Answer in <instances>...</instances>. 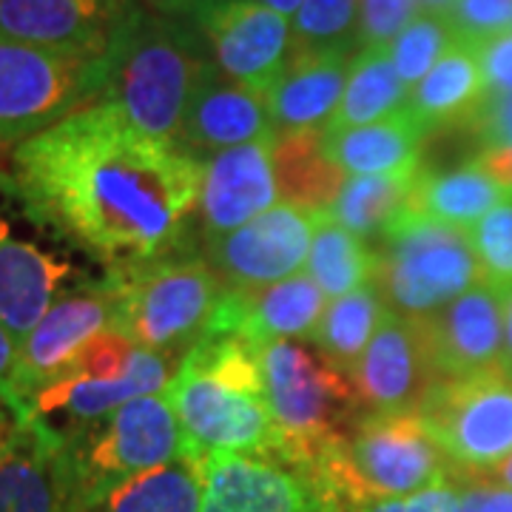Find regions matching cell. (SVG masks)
Instances as JSON below:
<instances>
[{
  "instance_id": "obj_1",
  "label": "cell",
  "mask_w": 512,
  "mask_h": 512,
  "mask_svg": "<svg viewBox=\"0 0 512 512\" xmlns=\"http://www.w3.org/2000/svg\"><path fill=\"white\" fill-rule=\"evenodd\" d=\"M12 185L37 225L131 265L177 248L200 202L202 160L97 100L15 146Z\"/></svg>"
},
{
  "instance_id": "obj_2",
  "label": "cell",
  "mask_w": 512,
  "mask_h": 512,
  "mask_svg": "<svg viewBox=\"0 0 512 512\" xmlns=\"http://www.w3.org/2000/svg\"><path fill=\"white\" fill-rule=\"evenodd\" d=\"M183 433V458L279 456L259 350L234 333H208L165 387Z\"/></svg>"
},
{
  "instance_id": "obj_3",
  "label": "cell",
  "mask_w": 512,
  "mask_h": 512,
  "mask_svg": "<svg viewBox=\"0 0 512 512\" xmlns=\"http://www.w3.org/2000/svg\"><path fill=\"white\" fill-rule=\"evenodd\" d=\"M205 49L197 26L157 15L140 3L106 55V89L100 100L111 103L151 140L177 146L188 103L214 63Z\"/></svg>"
},
{
  "instance_id": "obj_4",
  "label": "cell",
  "mask_w": 512,
  "mask_h": 512,
  "mask_svg": "<svg viewBox=\"0 0 512 512\" xmlns=\"http://www.w3.org/2000/svg\"><path fill=\"white\" fill-rule=\"evenodd\" d=\"M265 399L279 433V456L308 470H322L345 447V427H356L367 410L348 373L316 348L279 339L259 348Z\"/></svg>"
},
{
  "instance_id": "obj_5",
  "label": "cell",
  "mask_w": 512,
  "mask_h": 512,
  "mask_svg": "<svg viewBox=\"0 0 512 512\" xmlns=\"http://www.w3.org/2000/svg\"><path fill=\"white\" fill-rule=\"evenodd\" d=\"M106 279L117 293V330L140 350L183 359L211 330L225 291L208 262L171 254L114 265Z\"/></svg>"
},
{
  "instance_id": "obj_6",
  "label": "cell",
  "mask_w": 512,
  "mask_h": 512,
  "mask_svg": "<svg viewBox=\"0 0 512 512\" xmlns=\"http://www.w3.org/2000/svg\"><path fill=\"white\" fill-rule=\"evenodd\" d=\"M447 473L450 458L419 413H367L353 427L345 447L330 456L311 481L328 493L339 490L350 501H362L421 493L444 484Z\"/></svg>"
},
{
  "instance_id": "obj_7",
  "label": "cell",
  "mask_w": 512,
  "mask_h": 512,
  "mask_svg": "<svg viewBox=\"0 0 512 512\" xmlns=\"http://www.w3.org/2000/svg\"><path fill=\"white\" fill-rule=\"evenodd\" d=\"M376 285L387 308L421 322L484 282L467 228L407 217L379 239Z\"/></svg>"
},
{
  "instance_id": "obj_8",
  "label": "cell",
  "mask_w": 512,
  "mask_h": 512,
  "mask_svg": "<svg viewBox=\"0 0 512 512\" xmlns=\"http://www.w3.org/2000/svg\"><path fill=\"white\" fill-rule=\"evenodd\" d=\"M106 57L66 55L0 40V148L52 128L100 100Z\"/></svg>"
},
{
  "instance_id": "obj_9",
  "label": "cell",
  "mask_w": 512,
  "mask_h": 512,
  "mask_svg": "<svg viewBox=\"0 0 512 512\" xmlns=\"http://www.w3.org/2000/svg\"><path fill=\"white\" fill-rule=\"evenodd\" d=\"M89 512L111 490L183 458V433L165 393L123 404L111 416L66 433Z\"/></svg>"
},
{
  "instance_id": "obj_10",
  "label": "cell",
  "mask_w": 512,
  "mask_h": 512,
  "mask_svg": "<svg viewBox=\"0 0 512 512\" xmlns=\"http://www.w3.org/2000/svg\"><path fill=\"white\" fill-rule=\"evenodd\" d=\"M419 416L461 473H495L512 456V376L504 370L436 382Z\"/></svg>"
},
{
  "instance_id": "obj_11",
  "label": "cell",
  "mask_w": 512,
  "mask_h": 512,
  "mask_svg": "<svg viewBox=\"0 0 512 512\" xmlns=\"http://www.w3.org/2000/svg\"><path fill=\"white\" fill-rule=\"evenodd\" d=\"M106 330H117V293L109 279L57 296L37 328L23 339L18 367L6 390V399L20 416H26L37 393L60 382L80 353Z\"/></svg>"
},
{
  "instance_id": "obj_12",
  "label": "cell",
  "mask_w": 512,
  "mask_h": 512,
  "mask_svg": "<svg viewBox=\"0 0 512 512\" xmlns=\"http://www.w3.org/2000/svg\"><path fill=\"white\" fill-rule=\"evenodd\" d=\"M328 211L276 202L271 211L220 239H208V262L228 288L251 291L302 274L313 234Z\"/></svg>"
},
{
  "instance_id": "obj_13",
  "label": "cell",
  "mask_w": 512,
  "mask_h": 512,
  "mask_svg": "<svg viewBox=\"0 0 512 512\" xmlns=\"http://www.w3.org/2000/svg\"><path fill=\"white\" fill-rule=\"evenodd\" d=\"M0 512H89L66 436L29 413L0 444Z\"/></svg>"
},
{
  "instance_id": "obj_14",
  "label": "cell",
  "mask_w": 512,
  "mask_h": 512,
  "mask_svg": "<svg viewBox=\"0 0 512 512\" xmlns=\"http://www.w3.org/2000/svg\"><path fill=\"white\" fill-rule=\"evenodd\" d=\"M194 26L225 77L265 94L291 57V20L254 0H202Z\"/></svg>"
},
{
  "instance_id": "obj_15",
  "label": "cell",
  "mask_w": 512,
  "mask_h": 512,
  "mask_svg": "<svg viewBox=\"0 0 512 512\" xmlns=\"http://www.w3.org/2000/svg\"><path fill=\"white\" fill-rule=\"evenodd\" d=\"M137 0H0V40L106 57Z\"/></svg>"
},
{
  "instance_id": "obj_16",
  "label": "cell",
  "mask_w": 512,
  "mask_h": 512,
  "mask_svg": "<svg viewBox=\"0 0 512 512\" xmlns=\"http://www.w3.org/2000/svg\"><path fill=\"white\" fill-rule=\"evenodd\" d=\"M430 367L439 382L501 370L504 313L501 293L481 282L447 308L419 322Z\"/></svg>"
},
{
  "instance_id": "obj_17",
  "label": "cell",
  "mask_w": 512,
  "mask_h": 512,
  "mask_svg": "<svg viewBox=\"0 0 512 512\" xmlns=\"http://www.w3.org/2000/svg\"><path fill=\"white\" fill-rule=\"evenodd\" d=\"M353 382L367 413H419L430 387L439 382L427 359L419 322L393 311L384 313L382 325L353 373Z\"/></svg>"
},
{
  "instance_id": "obj_18",
  "label": "cell",
  "mask_w": 512,
  "mask_h": 512,
  "mask_svg": "<svg viewBox=\"0 0 512 512\" xmlns=\"http://www.w3.org/2000/svg\"><path fill=\"white\" fill-rule=\"evenodd\" d=\"M325 302L328 296L305 271L251 291L225 285L208 333H234L256 350L279 339H311L328 308Z\"/></svg>"
},
{
  "instance_id": "obj_19",
  "label": "cell",
  "mask_w": 512,
  "mask_h": 512,
  "mask_svg": "<svg viewBox=\"0 0 512 512\" xmlns=\"http://www.w3.org/2000/svg\"><path fill=\"white\" fill-rule=\"evenodd\" d=\"M279 200L274 140L228 148L202 160L200 214L205 237L220 239L271 211Z\"/></svg>"
},
{
  "instance_id": "obj_20",
  "label": "cell",
  "mask_w": 512,
  "mask_h": 512,
  "mask_svg": "<svg viewBox=\"0 0 512 512\" xmlns=\"http://www.w3.org/2000/svg\"><path fill=\"white\" fill-rule=\"evenodd\" d=\"M265 94L242 86L211 63L185 111L177 146L197 160H208L228 148L274 140Z\"/></svg>"
},
{
  "instance_id": "obj_21",
  "label": "cell",
  "mask_w": 512,
  "mask_h": 512,
  "mask_svg": "<svg viewBox=\"0 0 512 512\" xmlns=\"http://www.w3.org/2000/svg\"><path fill=\"white\" fill-rule=\"evenodd\" d=\"M200 512H311L319 487L262 456H211L197 464Z\"/></svg>"
},
{
  "instance_id": "obj_22",
  "label": "cell",
  "mask_w": 512,
  "mask_h": 512,
  "mask_svg": "<svg viewBox=\"0 0 512 512\" xmlns=\"http://www.w3.org/2000/svg\"><path fill=\"white\" fill-rule=\"evenodd\" d=\"M171 367H174L171 356L137 348L123 376H117V379L63 376L60 382L40 390L26 413L46 421V424L52 419H69L72 427L66 433H72L83 424L106 419L114 410H120L123 404L134 402V399L163 393L168 382L174 379ZM66 433H60V436H66Z\"/></svg>"
},
{
  "instance_id": "obj_23",
  "label": "cell",
  "mask_w": 512,
  "mask_h": 512,
  "mask_svg": "<svg viewBox=\"0 0 512 512\" xmlns=\"http://www.w3.org/2000/svg\"><path fill=\"white\" fill-rule=\"evenodd\" d=\"M350 52H296L265 92L276 134L325 131L345 94Z\"/></svg>"
},
{
  "instance_id": "obj_24",
  "label": "cell",
  "mask_w": 512,
  "mask_h": 512,
  "mask_svg": "<svg viewBox=\"0 0 512 512\" xmlns=\"http://www.w3.org/2000/svg\"><path fill=\"white\" fill-rule=\"evenodd\" d=\"M69 271L72 265L66 259L49 254L32 239L15 237L9 220L0 214V325L18 345L52 308L57 285Z\"/></svg>"
},
{
  "instance_id": "obj_25",
  "label": "cell",
  "mask_w": 512,
  "mask_h": 512,
  "mask_svg": "<svg viewBox=\"0 0 512 512\" xmlns=\"http://www.w3.org/2000/svg\"><path fill=\"white\" fill-rule=\"evenodd\" d=\"M430 131L410 114L399 111L370 126L325 134V154L348 177H373L419 168L421 146Z\"/></svg>"
},
{
  "instance_id": "obj_26",
  "label": "cell",
  "mask_w": 512,
  "mask_h": 512,
  "mask_svg": "<svg viewBox=\"0 0 512 512\" xmlns=\"http://www.w3.org/2000/svg\"><path fill=\"white\" fill-rule=\"evenodd\" d=\"M487 92L490 83L484 77L476 46L458 40L410 92L407 109L430 134L441 128H464Z\"/></svg>"
},
{
  "instance_id": "obj_27",
  "label": "cell",
  "mask_w": 512,
  "mask_h": 512,
  "mask_svg": "<svg viewBox=\"0 0 512 512\" xmlns=\"http://www.w3.org/2000/svg\"><path fill=\"white\" fill-rule=\"evenodd\" d=\"M507 200H512L510 191L476 157H470L456 171H444V174L419 171L413 185L410 214L470 228Z\"/></svg>"
},
{
  "instance_id": "obj_28",
  "label": "cell",
  "mask_w": 512,
  "mask_h": 512,
  "mask_svg": "<svg viewBox=\"0 0 512 512\" xmlns=\"http://www.w3.org/2000/svg\"><path fill=\"white\" fill-rule=\"evenodd\" d=\"M419 171L421 168H407L396 174L348 177L330 205V217L359 239H382L410 217V200Z\"/></svg>"
},
{
  "instance_id": "obj_29",
  "label": "cell",
  "mask_w": 512,
  "mask_h": 512,
  "mask_svg": "<svg viewBox=\"0 0 512 512\" xmlns=\"http://www.w3.org/2000/svg\"><path fill=\"white\" fill-rule=\"evenodd\" d=\"M407 103H410V89L399 80L390 49L356 52L350 63L345 94L325 134L387 120L407 109Z\"/></svg>"
},
{
  "instance_id": "obj_30",
  "label": "cell",
  "mask_w": 512,
  "mask_h": 512,
  "mask_svg": "<svg viewBox=\"0 0 512 512\" xmlns=\"http://www.w3.org/2000/svg\"><path fill=\"white\" fill-rule=\"evenodd\" d=\"M274 165L279 194L288 197L285 202L313 211H330L339 188L348 180L325 154V131L276 134Z\"/></svg>"
},
{
  "instance_id": "obj_31",
  "label": "cell",
  "mask_w": 512,
  "mask_h": 512,
  "mask_svg": "<svg viewBox=\"0 0 512 512\" xmlns=\"http://www.w3.org/2000/svg\"><path fill=\"white\" fill-rule=\"evenodd\" d=\"M387 311L390 308H387L376 282H370L348 296H339L322 313L319 328L311 336L313 348L353 379V373H356V367L362 362L367 345L373 342Z\"/></svg>"
},
{
  "instance_id": "obj_32",
  "label": "cell",
  "mask_w": 512,
  "mask_h": 512,
  "mask_svg": "<svg viewBox=\"0 0 512 512\" xmlns=\"http://www.w3.org/2000/svg\"><path fill=\"white\" fill-rule=\"evenodd\" d=\"M305 274L311 276L328 299H339L376 279V251H370L356 234L342 228L328 211L313 234Z\"/></svg>"
},
{
  "instance_id": "obj_33",
  "label": "cell",
  "mask_w": 512,
  "mask_h": 512,
  "mask_svg": "<svg viewBox=\"0 0 512 512\" xmlns=\"http://www.w3.org/2000/svg\"><path fill=\"white\" fill-rule=\"evenodd\" d=\"M200 507V470L188 458H177L120 484L92 512H200Z\"/></svg>"
},
{
  "instance_id": "obj_34",
  "label": "cell",
  "mask_w": 512,
  "mask_h": 512,
  "mask_svg": "<svg viewBox=\"0 0 512 512\" xmlns=\"http://www.w3.org/2000/svg\"><path fill=\"white\" fill-rule=\"evenodd\" d=\"M359 0H305L291 20L296 52H359Z\"/></svg>"
},
{
  "instance_id": "obj_35",
  "label": "cell",
  "mask_w": 512,
  "mask_h": 512,
  "mask_svg": "<svg viewBox=\"0 0 512 512\" xmlns=\"http://www.w3.org/2000/svg\"><path fill=\"white\" fill-rule=\"evenodd\" d=\"M456 43L458 37L447 18L416 12V18L404 26L402 35L390 46V57H393L399 80L413 92Z\"/></svg>"
},
{
  "instance_id": "obj_36",
  "label": "cell",
  "mask_w": 512,
  "mask_h": 512,
  "mask_svg": "<svg viewBox=\"0 0 512 512\" xmlns=\"http://www.w3.org/2000/svg\"><path fill=\"white\" fill-rule=\"evenodd\" d=\"M484 282L495 291L512 288V200L467 228Z\"/></svg>"
},
{
  "instance_id": "obj_37",
  "label": "cell",
  "mask_w": 512,
  "mask_h": 512,
  "mask_svg": "<svg viewBox=\"0 0 512 512\" xmlns=\"http://www.w3.org/2000/svg\"><path fill=\"white\" fill-rule=\"evenodd\" d=\"M458 40L478 46L512 32V0H456L447 12Z\"/></svg>"
},
{
  "instance_id": "obj_38",
  "label": "cell",
  "mask_w": 512,
  "mask_h": 512,
  "mask_svg": "<svg viewBox=\"0 0 512 512\" xmlns=\"http://www.w3.org/2000/svg\"><path fill=\"white\" fill-rule=\"evenodd\" d=\"M416 12V0H359V52L390 49Z\"/></svg>"
},
{
  "instance_id": "obj_39",
  "label": "cell",
  "mask_w": 512,
  "mask_h": 512,
  "mask_svg": "<svg viewBox=\"0 0 512 512\" xmlns=\"http://www.w3.org/2000/svg\"><path fill=\"white\" fill-rule=\"evenodd\" d=\"M464 131L478 143V151L512 146V94L490 89L473 117L464 123Z\"/></svg>"
},
{
  "instance_id": "obj_40",
  "label": "cell",
  "mask_w": 512,
  "mask_h": 512,
  "mask_svg": "<svg viewBox=\"0 0 512 512\" xmlns=\"http://www.w3.org/2000/svg\"><path fill=\"white\" fill-rule=\"evenodd\" d=\"M461 495L464 490L444 481V484L427 487L421 493L399 495V498L350 501V512H461Z\"/></svg>"
},
{
  "instance_id": "obj_41",
  "label": "cell",
  "mask_w": 512,
  "mask_h": 512,
  "mask_svg": "<svg viewBox=\"0 0 512 512\" xmlns=\"http://www.w3.org/2000/svg\"><path fill=\"white\" fill-rule=\"evenodd\" d=\"M476 55L481 60V69H484L490 89L512 94V32L493 37L487 43H478Z\"/></svg>"
},
{
  "instance_id": "obj_42",
  "label": "cell",
  "mask_w": 512,
  "mask_h": 512,
  "mask_svg": "<svg viewBox=\"0 0 512 512\" xmlns=\"http://www.w3.org/2000/svg\"><path fill=\"white\" fill-rule=\"evenodd\" d=\"M461 512H512V490L476 484L461 495Z\"/></svg>"
},
{
  "instance_id": "obj_43",
  "label": "cell",
  "mask_w": 512,
  "mask_h": 512,
  "mask_svg": "<svg viewBox=\"0 0 512 512\" xmlns=\"http://www.w3.org/2000/svg\"><path fill=\"white\" fill-rule=\"evenodd\" d=\"M476 160L490 174H493L498 183L504 185L512 194V146L510 148H487V151H478Z\"/></svg>"
},
{
  "instance_id": "obj_44",
  "label": "cell",
  "mask_w": 512,
  "mask_h": 512,
  "mask_svg": "<svg viewBox=\"0 0 512 512\" xmlns=\"http://www.w3.org/2000/svg\"><path fill=\"white\" fill-rule=\"evenodd\" d=\"M18 353H20V345L15 342V336L0 325V393H3V396H6V390H9L12 376H15Z\"/></svg>"
},
{
  "instance_id": "obj_45",
  "label": "cell",
  "mask_w": 512,
  "mask_h": 512,
  "mask_svg": "<svg viewBox=\"0 0 512 512\" xmlns=\"http://www.w3.org/2000/svg\"><path fill=\"white\" fill-rule=\"evenodd\" d=\"M202 0H143V6L165 15V18H185V15H194V9L200 6Z\"/></svg>"
},
{
  "instance_id": "obj_46",
  "label": "cell",
  "mask_w": 512,
  "mask_h": 512,
  "mask_svg": "<svg viewBox=\"0 0 512 512\" xmlns=\"http://www.w3.org/2000/svg\"><path fill=\"white\" fill-rule=\"evenodd\" d=\"M501 313H504V356H501V370L512 376V288L501 291Z\"/></svg>"
},
{
  "instance_id": "obj_47",
  "label": "cell",
  "mask_w": 512,
  "mask_h": 512,
  "mask_svg": "<svg viewBox=\"0 0 512 512\" xmlns=\"http://www.w3.org/2000/svg\"><path fill=\"white\" fill-rule=\"evenodd\" d=\"M18 419H20V413L15 410V404L9 402V399L0 393V444L6 441L9 433H12V427L18 424Z\"/></svg>"
},
{
  "instance_id": "obj_48",
  "label": "cell",
  "mask_w": 512,
  "mask_h": 512,
  "mask_svg": "<svg viewBox=\"0 0 512 512\" xmlns=\"http://www.w3.org/2000/svg\"><path fill=\"white\" fill-rule=\"evenodd\" d=\"M254 3H262V6H268V9L279 12L282 18L293 20L296 18V12L302 9V3H305V0H254Z\"/></svg>"
},
{
  "instance_id": "obj_49",
  "label": "cell",
  "mask_w": 512,
  "mask_h": 512,
  "mask_svg": "<svg viewBox=\"0 0 512 512\" xmlns=\"http://www.w3.org/2000/svg\"><path fill=\"white\" fill-rule=\"evenodd\" d=\"M456 0H416V9L419 12H427V15H441L447 18V12L453 9Z\"/></svg>"
},
{
  "instance_id": "obj_50",
  "label": "cell",
  "mask_w": 512,
  "mask_h": 512,
  "mask_svg": "<svg viewBox=\"0 0 512 512\" xmlns=\"http://www.w3.org/2000/svg\"><path fill=\"white\" fill-rule=\"evenodd\" d=\"M311 512H339V507H336V501H333V495H330L328 490H319Z\"/></svg>"
},
{
  "instance_id": "obj_51",
  "label": "cell",
  "mask_w": 512,
  "mask_h": 512,
  "mask_svg": "<svg viewBox=\"0 0 512 512\" xmlns=\"http://www.w3.org/2000/svg\"><path fill=\"white\" fill-rule=\"evenodd\" d=\"M493 476H495V484H498V487H504V490H512V456L507 458V461H504V464H501L498 470H495Z\"/></svg>"
}]
</instances>
